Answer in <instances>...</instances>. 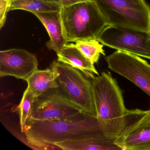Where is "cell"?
Listing matches in <instances>:
<instances>
[{
	"label": "cell",
	"mask_w": 150,
	"mask_h": 150,
	"mask_svg": "<svg viewBox=\"0 0 150 150\" xmlns=\"http://www.w3.org/2000/svg\"><path fill=\"white\" fill-rule=\"evenodd\" d=\"M21 133L23 142L38 150H59L56 143L103 134L97 117L84 111L61 119L28 120Z\"/></svg>",
	"instance_id": "1"
},
{
	"label": "cell",
	"mask_w": 150,
	"mask_h": 150,
	"mask_svg": "<svg viewBox=\"0 0 150 150\" xmlns=\"http://www.w3.org/2000/svg\"><path fill=\"white\" fill-rule=\"evenodd\" d=\"M91 79L100 128L108 138L115 139L122 130L127 110L122 90L109 72Z\"/></svg>",
	"instance_id": "2"
},
{
	"label": "cell",
	"mask_w": 150,
	"mask_h": 150,
	"mask_svg": "<svg viewBox=\"0 0 150 150\" xmlns=\"http://www.w3.org/2000/svg\"><path fill=\"white\" fill-rule=\"evenodd\" d=\"M60 13L64 35L68 42L97 39L108 26L92 0L62 7Z\"/></svg>",
	"instance_id": "3"
},
{
	"label": "cell",
	"mask_w": 150,
	"mask_h": 150,
	"mask_svg": "<svg viewBox=\"0 0 150 150\" xmlns=\"http://www.w3.org/2000/svg\"><path fill=\"white\" fill-rule=\"evenodd\" d=\"M110 26L150 32V6L145 0H92Z\"/></svg>",
	"instance_id": "4"
},
{
	"label": "cell",
	"mask_w": 150,
	"mask_h": 150,
	"mask_svg": "<svg viewBox=\"0 0 150 150\" xmlns=\"http://www.w3.org/2000/svg\"><path fill=\"white\" fill-rule=\"evenodd\" d=\"M50 67L57 71V82L70 100L84 112L97 117L92 79L79 69L58 60Z\"/></svg>",
	"instance_id": "5"
},
{
	"label": "cell",
	"mask_w": 150,
	"mask_h": 150,
	"mask_svg": "<svg viewBox=\"0 0 150 150\" xmlns=\"http://www.w3.org/2000/svg\"><path fill=\"white\" fill-rule=\"evenodd\" d=\"M97 39L105 46L150 59V33L148 32L108 25Z\"/></svg>",
	"instance_id": "6"
},
{
	"label": "cell",
	"mask_w": 150,
	"mask_h": 150,
	"mask_svg": "<svg viewBox=\"0 0 150 150\" xmlns=\"http://www.w3.org/2000/svg\"><path fill=\"white\" fill-rule=\"evenodd\" d=\"M114 143L121 150H150V110H127L124 126Z\"/></svg>",
	"instance_id": "7"
},
{
	"label": "cell",
	"mask_w": 150,
	"mask_h": 150,
	"mask_svg": "<svg viewBox=\"0 0 150 150\" xmlns=\"http://www.w3.org/2000/svg\"><path fill=\"white\" fill-rule=\"evenodd\" d=\"M83 111L70 100L59 87L52 88L36 97L28 120L59 119Z\"/></svg>",
	"instance_id": "8"
},
{
	"label": "cell",
	"mask_w": 150,
	"mask_h": 150,
	"mask_svg": "<svg viewBox=\"0 0 150 150\" xmlns=\"http://www.w3.org/2000/svg\"><path fill=\"white\" fill-rule=\"evenodd\" d=\"M105 59L110 69L134 83L150 97V64L147 61L120 50Z\"/></svg>",
	"instance_id": "9"
},
{
	"label": "cell",
	"mask_w": 150,
	"mask_h": 150,
	"mask_svg": "<svg viewBox=\"0 0 150 150\" xmlns=\"http://www.w3.org/2000/svg\"><path fill=\"white\" fill-rule=\"evenodd\" d=\"M35 55L21 49L0 52V77L11 76L26 80L38 67Z\"/></svg>",
	"instance_id": "10"
},
{
	"label": "cell",
	"mask_w": 150,
	"mask_h": 150,
	"mask_svg": "<svg viewBox=\"0 0 150 150\" xmlns=\"http://www.w3.org/2000/svg\"><path fill=\"white\" fill-rule=\"evenodd\" d=\"M47 30L50 39L46 46L50 50L59 53L68 43L63 31L59 12H34Z\"/></svg>",
	"instance_id": "11"
},
{
	"label": "cell",
	"mask_w": 150,
	"mask_h": 150,
	"mask_svg": "<svg viewBox=\"0 0 150 150\" xmlns=\"http://www.w3.org/2000/svg\"><path fill=\"white\" fill-rule=\"evenodd\" d=\"M114 141L104 134H96L59 142L55 145L64 150H121Z\"/></svg>",
	"instance_id": "12"
},
{
	"label": "cell",
	"mask_w": 150,
	"mask_h": 150,
	"mask_svg": "<svg viewBox=\"0 0 150 150\" xmlns=\"http://www.w3.org/2000/svg\"><path fill=\"white\" fill-rule=\"evenodd\" d=\"M57 55L59 61L79 69L89 79H93L95 77L94 74L99 75L93 64L81 53L74 44L67 43Z\"/></svg>",
	"instance_id": "13"
},
{
	"label": "cell",
	"mask_w": 150,
	"mask_h": 150,
	"mask_svg": "<svg viewBox=\"0 0 150 150\" xmlns=\"http://www.w3.org/2000/svg\"><path fill=\"white\" fill-rule=\"evenodd\" d=\"M45 70H36L26 80L28 88L34 96L38 97L52 88L59 87L57 82V73L50 67Z\"/></svg>",
	"instance_id": "14"
},
{
	"label": "cell",
	"mask_w": 150,
	"mask_h": 150,
	"mask_svg": "<svg viewBox=\"0 0 150 150\" xmlns=\"http://www.w3.org/2000/svg\"><path fill=\"white\" fill-rule=\"evenodd\" d=\"M62 7L46 0H12L9 11L16 9L34 12H60Z\"/></svg>",
	"instance_id": "15"
},
{
	"label": "cell",
	"mask_w": 150,
	"mask_h": 150,
	"mask_svg": "<svg viewBox=\"0 0 150 150\" xmlns=\"http://www.w3.org/2000/svg\"><path fill=\"white\" fill-rule=\"evenodd\" d=\"M75 43L78 50L93 64L98 62L100 54L105 55L103 45L97 39L81 40Z\"/></svg>",
	"instance_id": "16"
},
{
	"label": "cell",
	"mask_w": 150,
	"mask_h": 150,
	"mask_svg": "<svg viewBox=\"0 0 150 150\" xmlns=\"http://www.w3.org/2000/svg\"><path fill=\"white\" fill-rule=\"evenodd\" d=\"M36 97L27 88L23 93L19 106L21 132H23L32 109V104Z\"/></svg>",
	"instance_id": "17"
},
{
	"label": "cell",
	"mask_w": 150,
	"mask_h": 150,
	"mask_svg": "<svg viewBox=\"0 0 150 150\" xmlns=\"http://www.w3.org/2000/svg\"><path fill=\"white\" fill-rule=\"evenodd\" d=\"M12 0H0V28L4 26Z\"/></svg>",
	"instance_id": "18"
},
{
	"label": "cell",
	"mask_w": 150,
	"mask_h": 150,
	"mask_svg": "<svg viewBox=\"0 0 150 150\" xmlns=\"http://www.w3.org/2000/svg\"><path fill=\"white\" fill-rule=\"evenodd\" d=\"M46 1L55 3L62 7L68 6L77 3L91 0H46Z\"/></svg>",
	"instance_id": "19"
},
{
	"label": "cell",
	"mask_w": 150,
	"mask_h": 150,
	"mask_svg": "<svg viewBox=\"0 0 150 150\" xmlns=\"http://www.w3.org/2000/svg\"></svg>",
	"instance_id": "20"
}]
</instances>
